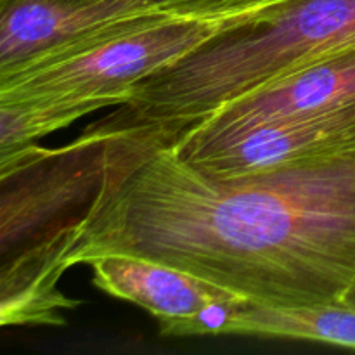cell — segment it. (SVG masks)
Returning a JSON list of instances; mask_svg holds the SVG:
<instances>
[{"label": "cell", "mask_w": 355, "mask_h": 355, "mask_svg": "<svg viewBox=\"0 0 355 355\" xmlns=\"http://www.w3.org/2000/svg\"><path fill=\"white\" fill-rule=\"evenodd\" d=\"M103 255L156 260L255 304H335L355 279V155L220 177L135 134L62 269Z\"/></svg>", "instance_id": "cell-1"}, {"label": "cell", "mask_w": 355, "mask_h": 355, "mask_svg": "<svg viewBox=\"0 0 355 355\" xmlns=\"http://www.w3.org/2000/svg\"><path fill=\"white\" fill-rule=\"evenodd\" d=\"M134 125L114 111L62 149L31 144L0 158L2 322L62 324V257L92 208Z\"/></svg>", "instance_id": "cell-2"}, {"label": "cell", "mask_w": 355, "mask_h": 355, "mask_svg": "<svg viewBox=\"0 0 355 355\" xmlns=\"http://www.w3.org/2000/svg\"><path fill=\"white\" fill-rule=\"evenodd\" d=\"M352 49L355 0H291L139 82L118 113L175 142L225 104Z\"/></svg>", "instance_id": "cell-3"}, {"label": "cell", "mask_w": 355, "mask_h": 355, "mask_svg": "<svg viewBox=\"0 0 355 355\" xmlns=\"http://www.w3.org/2000/svg\"><path fill=\"white\" fill-rule=\"evenodd\" d=\"M250 23L153 10L101 28L45 58L0 73V103L96 101L121 106L132 89L218 35Z\"/></svg>", "instance_id": "cell-4"}, {"label": "cell", "mask_w": 355, "mask_h": 355, "mask_svg": "<svg viewBox=\"0 0 355 355\" xmlns=\"http://www.w3.org/2000/svg\"><path fill=\"white\" fill-rule=\"evenodd\" d=\"M179 158L211 175H246L355 155V104L257 125L215 139H179Z\"/></svg>", "instance_id": "cell-5"}, {"label": "cell", "mask_w": 355, "mask_h": 355, "mask_svg": "<svg viewBox=\"0 0 355 355\" xmlns=\"http://www.w3.org/2000/svg\"><path fill=\"white\" fill-rule=\"evenodd\" d=\"M355 104V49L304 66L225 104L179 139H215L257 125ZM177 139V141H179Z\"/></svg>", "instance_id": "cell-6"}, {"label": "cell", "mask_w": 355, "mask_h": 355, "mask_svg": "<svg viewBox=\"0 0 355 355\" xmlns=\"http://www.w3.org/2000/svg\"><path fill=\"white\" fill-rule=\"evenodd\" d=\"M159 10L153 0H0V73L45 58L127 17Z\"/></svg>", "instance_id": "cell-7"}, {"label": "cell", "mask_w": 355, "mask_h": 355, "mask_svg": "<svg viewBox=\"0 0 355 355\" xmlns=\"http://www.w3.org/2000/svg\"><path fill=\"white\" fill-rule=\"evenodd\" d=\"M92 284L110 297L134 304L162 319L187 318L215 302L245 297L177 267L135 255H103L90 260Z\"/></svg>", "instance_id": "cell-8"}, {"label": "cell", "mask_w": 355, "mask_h": 355, "mask_svg": "<svg viewBox=\"0 0 355 355\" xmlns=\"http://www.w3.org/2000/svg\"><path fill=\"white\" fill-rule=\"evenodd\" d=\"M225 335L304 340L355 350V309L340 302L263 305L245 300L236 309Z\"/></svg>", "instance_id": "cell-9"}, {"label": "cell", "mask_w": 355, "mask_h": 355, "mask_svg": "<svg viewBox=\"0 0 355 355\" xmlns=\"http://www.w3.org/2000/svg\"><path fill=\"white\" fill-rule=\"evenodd\" d=\"M104 107L96 101H14L0 103V158L68 127Z\"/></svg>", "instance_id": "cell-10"}, {"label": "cell", "mask_w": 355, "mask_h": 355, "mask_svg": "<svg viewBox=\"0 0 355 355\" xmlns=\"http://www.w3.org/2000/svg\"><path fill=\"white\" fill-rule=\"evenodd\" d=\"M159 10L193 19L253 23L291 0H153Z\"/></svg>", "instance_id": "cell-11"}, {"label": "cell", "mask_w": 355, "mask_h": 355, "mask_svg": "<svg viewBox=\"0 0 355 355\" xmlns=\"http://www.w3.org/2000/svg\"><path fill=\"white\" fill-rule=\"evenodd\" d=\"M245 300L215 302L205 305L193 315L158 321L163 336H214L225 335L229 321L236 314L238 305Z\"/></svg>", "instance_id": "cell-12"}, {"label": "cell", "mask_w": 355, "mask_h": 355, "mask_svg": "<svg viewBox=\"0 0 355 355\" xmlns=\"http://www.w3.org/2000/svg\"><path fill=\"white\" fill-rule=\"evenodd\" d=\"M340 304L355 309V279L352 281V284H350V286L343 291L342 298H340Z\"/></svg>", "instance_id": "cell-13"}, {"label": "cell", "mask_w": 355, "mask_h": 355, "mask_svg": "<svg viewBox=\"0 0 355 355\" xmlns=\"http://www.w3.org/2000/svg\"><path fill=\"white\" fill-rule=\"evenodd\" d=\"M64 2H90V0H64Z\"/></svg>", "instance_id": "cell-14"}]
</instances>
